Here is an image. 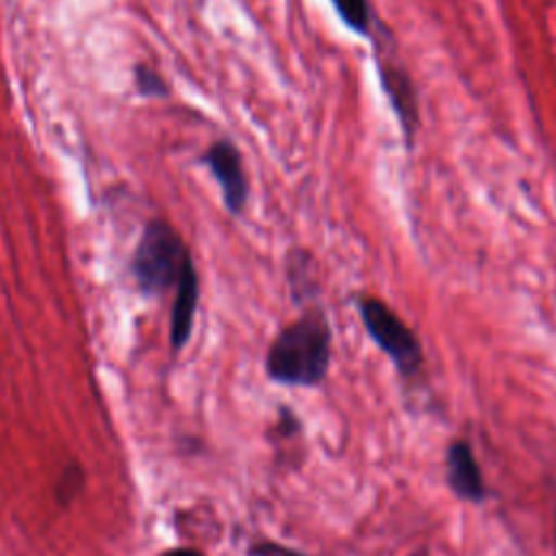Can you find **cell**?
Listing matches in <instances>:
<instances>
[{
  "mask_svg": "<svg viewBox=\"0 0 556 556\" xmlns=\"http://www.w3.org/2000/svg\"><path fill=\"white\" fill-rule=\"evenodd\" d=\"M332 330L319 304L306 306L269 343L265 374L287 387H317L330 367Z\"/></svg>",
  "mask_w": 556,
  "mask_h": 556,
  "instance_id": "obj_1",
  "label": "cell"
},
{
  "mask_svg": "<svg viewBox=\"0 0 556 556\" xmlns=\"http://www.w3.org/2000/svg\"><path fill=\"white\" fill-rule=\"evenodd\" d=\"M191 261L193 254L182 235L167 219L152 217L146 222L130 256V276L143 295L154 298L176 289Z\"/></svg>",
  "mask_w": 556,
  "mask_h": 556,
  "instance_id": "obj_2",
  "label": "cell"
},
{
  "mask_svg": "<svg viewBox=\"0 0 556 556\" xmlns=\"http://www.w3.org/2000/svg\"><path fill=\"white\" fill-rule=\"evenodd\" d=\"M356 311L371 341L389 356L400 376L410 378L424 365V350L406 321L380 298L358 295Z\"/></svg>",
  "mask_w": 556,
  "mask_h": 556,
  "instance_id": "obj_3",
  "label": "cell"
},
{
  "mask_svg": "<svg viewBox=\"0 0 556 556\" xmlns=\"http://www.w3.org/2000/svg\"><path fill=\"white\" fill-rule=\"evenodd\" d=\"M200 161L208 167L211 176L215 178V182L222 191L224 208L235 217L241 215L250 200V182H248L243 156H241L237 143H232L226 137L215 139L202 152Z\"/></svg>",
  "mask_w": 556,
  "mask_h": 556,
  "instance_id": "obj_4",
  "label": "cell"
},
{
  "mask_svg": "<svg viewBox=\"0 0 556 556\" xmlns=\"http://www.w3.org/2000/svg\"><path fill=\"white\" fill-rule=\"evenodd\" d=\"M378 70H380L382 91L387 93V100L402 126L406 146L410 148L413 137L417 135V128H419V98H417L415 83L410 80L408 72L397 63L380 59Z\"/></svg>",
  "mask_w": 556,
  "mask_h": 556,
  "instance_id": "obj_5",
  "label": "cell"
},
{
  "mask_svg": "<svg viewBox=\"0 0 556 556\" xmlns=\"http://www.w3.org/2000/svg\"><path fill=\"white\" fill-rule=\"evenodd\" d=\"M445 480L452 493L471 504H482L486 500V482L482 469L476 460L471 445L463 439L452 441L445 452Z\"/></svg>",
  "mask_w": 556,
  "mask_h": 556,
  "instance_id": "obj_6",
  "label": "cell"
},
{
  "mask_svg": "<svg viewBox=\"0 0 556 556\" xmlns=\"http://www.w3.org/2000/svg\"><path fill=\"white\" fill-rule=\"evenodd\" d=\"M198 300H200V276L195 269V261H191L185 267L174 289V302L169 313V343L174 350H182L191 337Z\"/></svg>",
  "mask_w": 556,
  "mask_h": 556,
  "instance_id": "obj_7",
  "label": "cell"
},
{
  "mask_svg": "<svg viewBox=\"0 0 556 556\" xmlns=\"http://www.w3.org/2000/svg\"><path fill=\"white\" fill-rule=\"evenodd\" d=\"M285 278L289 295L300 306H311V300L319 293V271L313 254L304 248H291L285 256Z\"/></svg>",
  "mask_w": 556,
  "mask_h": 556,
  "instance_id": "obj_8",
  "label": "cell"
},
{
  "mask_svg": "<svg viewBox=\"0 0 556 556\" xmlns=\"http://www.w3.org/2000/svg\"><path fill=\"white\" fill-rule=\"evenodd\" d=\"M341 22L356 35H369L374 26V13L369 0H330Z\"/></svg>",
  "mask_w": 556,
  "mask_h": 556,
  "instance_id": "obj_9",
  "label": "cell"
},
{
  "mask_svg": "<svg viewBox=\"0 0 556 556\" xmlns=\"http://www.w3.org/2000/svg\"><path fill=\"white\" fill-rule=\"evenodd\" d=\"M132 80H135V89L143 98H167L169 96L167 80L148 63H137L132 67Z\"/></svg>",
  "mask_w": 556,
  "mask_h": 556,
  "instance_id": "obj_10",
  "label": "cell"
},
{
  "mask_svg": "<svg viewBox=\"0 0 556 556\" xmlns=\"http://www.w3.org/2000/svg\"><path fill=\"white\" fill-rule=\"evenodd\" d=\"M80 482H83V471L80 467L76 465H70L63 469L61 478H59V484H56V497L59 502H70L72 497H76L78 489H80Z\"/></svg>",
  "mask_w": 556,
  "mask_h": 556,
  "instance_id": "obj_11",
  "label": "cell"
},
{
  "mask_svg": "<svg viewBox=\"0 0 556 556\" xmlns=\"http://www.w3.org/2000/svg\"><path fill=\"white\" fill-rule=\"evenodd\" d=\"M248 554L250 556H306L302 552H295L291 547H285V545H278V543H269V541L252 545Z\"/></svg>",
  "mask_w": 556,
  "mask_h": 556,
  "instance_id": "obj_12",
  "label": "cell"
},
{
  "mask_svg": "<svg viewBox=\"0 0 556 556\" xmlns=\"http://www.w3.org/2000/svg\"><path fill=\"white\" fill-rule=\"evenodd\" d=\"M161 556H204L202 552L193 549V547H176V549H167Z\"/></svg>",
  "mask_w": 556,
  "mask_h": 556,
  "instance_id": "obj_13",
  "label": "cell"
},
{
  "mask_svg": "<svg viewBox=\"0 0 556 556\" xmlns=\"http://www.w3.org/2000/svg\"><path fill=\"white\" fill-rule=\"evenodd\" d=\"M410 556H428V552H424V549H419V552H413Z\"/></svg>",
  "mask_w": 556,
  "mask_h": 556,
  "instance_id": "obj_14",
  "label": "cell"
},
{
  "mask_svg": "<svg viewBox=\"0 0 556 556\" xmlns=\"http://www.w3.org/2000/svg\"><path fill=\"white\" fill-rule=\"evenodd\" d=\"M554 545H556V526H554Z\"/></svg>",
  "mask_w": 556,
  "mask_h": 556,
  "instance_id": "obj_15",
  "label": "cell"
}]
</instances>
